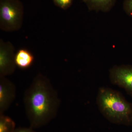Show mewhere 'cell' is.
<instances>
[{
  "mask_svg": "<svg viewBox=\"0 0 132 132\" xmlns=\"http://www.w3.org/2000/svg\"><path fill=\"white\" fill-rule=\"evenodd\" d=\"M24 98L26 114L33 128L42 127L53 119L60 105L57 92L49 79L41 73L34 78Z\"/></svg>",
  "mask_w": 132,
  "mask_h": 132,
  "instance_id": "6da1fadb",
  "label": "cell"
},
{
  "mask_svg": "<svg viewBox=\"0 0 132 132\" xmlns=\"http://www.w3.org/2000/svg\"><path fill=\"white\" fill-rule=\"evenodd\" d=\"M96 103L101 113L113 124L132 126V104L123 94L110 88H99Z\"/></svg>",
  "mask_w": 132,
  "mask_h": 132,
  "instance_id": "7a4b0ae2",
  "label": "cell"
},
{
  "mask_svg": "<svg viewBox=\"0 0 132 132\" xmlns=\"http://www.w3.org/2000/svg\"><path fill=\"white\" fill-rule=\"evenodd\" d=\"M24 6L20 0H0V28L12 32L22 27L24 17Z\"/></svg>",
  "mask_w": 132,
  "mask_h": 132,
  "instance_id": "3957f363",
  "label": "cell"
},
{
  "mask_svg": "<svg viewBox=\"0 0 132 132\" xmlns=\"http://www.w3.org/2000/svg\"><path fill=\"white\" fill-rule=\"evenodd\" d=\"M109 78L113 85L123 88L132 97V65H115L109 70Z\"/></svg>",
  "mask_w": 132,
  "mask_h": 132,
  "instance_id": "277c9868",
  "label": "cell"
},
{
  "mask_svg": "<svg viewBox=\"0 0 132 132\" xmlns=\"http://www.w3.org/2000/svg\"><path fill=\"white\" fill-rule=\"evenodd\" d=\"M15 48L9 41L0 40V76L11 75L16 69Z\"/></svg>",
  "mask_w": 132,
  "mask_h": 132,
  "instance_id": "5b68a950",
  "label": "cell"
},
{
  "mask_svg": "<svg viewBox=\"0 0 132 132\" xmlns=\"http://www.w3.org/2000/svg\"><path fill=\"white\" fill-rule=\"evenodd\" d=\"M16 88L12 81L5 76H0V114L8 109L15 99Z\"/></svg>",
  "mask_w": 132,
  "mask_h": 132,
  "instance_id": "8992f818",
  "label": "cell"
},
{
  "mask_svg": "<svg viewBox=\"0 0 132 132\" xmlns=\"http://www.w3.org/2000/svg\"><path fill=\"white\" fill-rule=\"evenodd\" d=\"M90 11L108 13L113 8L116 0H82Z\"/></svg>",
  "mask_w": 132,
  "mask_h": 132,
  "instance_id": "52a82bcc",
  "label": "cell"
},
{
  "mask_svg": "<svg viewBox=\"0 0 132 132\" xmlns=\"http://www.w3.org/2000/svg\"><path fill=\"white\" fill-rule=\"evenodd\" d=\"M34 61V57L28 50L21 48L17 51L15 55L16 67L21 69H26L31 67Z\"/></svg>",
  "mask_w": 132,
  "mask_h": 132,
  "instance_id": "ba28073f",
  "label": "cell"
},
{
  "mask_svg": "<svg viewBox=\"0 0 132 132\" xmlns=\"http://www.w3.org/2000/svg\"><path fill=\"white\" fill-rule=\"evenodd\" d=\"M15 124L11 118L3 114H0V132H13Z\"/></svg>",
  "mask_w": 132,
  "mask_h": 132,
  "instance_id": "9c48e42d",
  "label": "cell"
},
{
  "mask_svg": "<svg viewBox=\"0 0 132 132\" xmlns=\"http://www.w3.org/2000/svg\"><path fill=\"white\" fill-rule=\"evenodd\" d=\"M53 1L55 6L66 10L72 6L73 0H53Z\"/></svg>",
  "mask_w": 132,
  "mask_h": 132,
  "instance_id": "30bf717a",
  "label": "cell"
},
{
  "mask_svg": "<svg viewBox=\"0 0 132 132\" xmlns=\"http://www.w3.org/2000/svg\"><path fill=\"white\" fill-rule=\"evenodd\" d=\"M123 7L125 13L132 18V0H124Z\"/></svg>",
  "mask_w": 132,
  "mask_h": 132,
  "instance_id": "8fae6325",
  "label": "cell"
},
{
  "mask_svg": "<svg viewBox=\"0 0 132 132\" xmlns=\"http://www.w3.org/2000/svg\"><path fill=\"white\" fill-rule=\"evenodd\" d=\"M33 129L34 128L31 127L18 128H15L13 132H35Z\"/></svg>",
  "mask_w": 132,
  "mask_h": 132,
  "instance_id": "7c38bea8",
  "label": "cell"
}]
</instances>
